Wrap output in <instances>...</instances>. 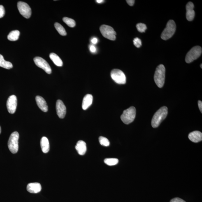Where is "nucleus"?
<instances>
[{
  "label": "nucleus",
  "instance_id": "e433bc0d",
  "mask_svg": "<svg viewBox=\"0 0 202 202\" xmlns=\"http://www.w3.org/2000/svg\"><path fill=\"white\" fill-rule=\"evenodd\" d=\"M200 67H201V68H202V64L200 65Z\"/></svg>",
  "mask_w": 202,
  "mask_h": 202
},
{
  "label": "nucleus",
  "instance_id": "a211bd4d",
  "mask_svg": "<svg viewBox=\"0 0 202 202\" xmlns=\"http://www.w3.org/2000/svg\"><path fill=\"white\" fill-rule=\"evenodd\" d=\"M93 96L92 95L87 94L84 97L82 103V108L84 110H87L92 105Z\"/></svg>",
  "mask_w": 202,
  "mask_h": 202
},
{
  "label": "nucleus",
  "instance_id": "0eeeda50",
  "mask_svg": "<svg viewBox=\"0 0 202 202\" xmlns=\"http://www.w3.org/2000/svg\"><path fill=\"white\" fill-rule=\"evenodd\" d=\"M100 30L102 35L105 38L110 40H115L117 33L112 27L108 25H103L101 26Z\"/></svg>",
  "mask_w": 202,
  "mask_h": 202
},
{
  "label": "nucleus",
  "instance_id": "2f4dec72",
  "mask_svg": "<svg viewBox=\"0 0 202 202\" xmlns=\"http://www.w3.org/2000/svg\"><path fill=\"white\" fill-rule=\"evenodd\" d=\"M126 2L130 6H133L135 2V1H134V0H127Z\"/></svg>",
  "mask_w": 202,
  "mask_h": 202
},
{
  "label": "nucleus",
  "instance_id": "c756f323",
  "mask_svg": "<svg viewBox=\"0 0 202 202\" xmlns=\"http://www.w3.org/2000/svg\"><path fill=\"white\" fill-rule=\"evenodd\" d=\"M170 202H186L184 200L179 198H175L172 199Z\"/></svg>",
  "mask_w": 202,
  "mask_h": 202
},
{
  "label": "nucleus",
  "instance_id": "dca6fc26",
  "mask_svg": "<svg viewBox=\"0 0 202 202\" xmlns=\"http://www.w3.org/2000/svg\"><path fill=\"white\" fill-rule=\"evenodd\" d=\"M188 138L191 141L194 143H198L202 140V133L201 132L196 131L190 133Z\"/></svg>",
  "mask_w": 202,
  "mask_h": 202
},
{
  "label": "nucleus",
  "instance_id": "412c9836",
  "mask_svg": "<svg viewBox=\"0 0 202 202\" xmlns=\"http://www.w3.org/2000/svg\"><path fill=\"white\" fill-rule=\"evenodd\" d=\"M0 67L6 69H10L13 68V65L9 61H5L3 56L0 54Z\"/></svg>",
  "mask_w": 202,
  "mask_h": 202
},
{
  "label": "nucleus",
  "instance_id": "c9c22d12",
  "mask_svg": "<svg viewBox=\"0 0 202 202\" xmlns=\"http://www.w3.org/2000/svg\"><path fill=\"white\" fill-rule=\"evenodd\" d=\"M1 126H0V134H1Z\"/></svg>",
  "mask_w": 202,
  "mask_h": 202
},
{
  "label": "nucleus",
  "instance_id": "aec40b11",
  "mask_svg": "<svg viewBox=\"0 0 202 202\" xmlns=\"http://www.w3.org/2000/svg\"><path fill=\"white\" fill-rule=\"evenodd\" d=\"M50 57L56 65L59 67L63 66V61L57 54L54 53H51L50 55Z\"/></svg>",
  "mask_w": 202,
  "mask_h": 202
},
{
  "label": "nucleus",
  "instance_id": "473e14b6",
  "mask_svg": "<svg viewBox=\"0 0 202 202\" xmlns=\"http://www.w3.org/2000/svg\"><path fill=\"white\" fill-rule=\"evenodd\" d=\"M198 105L200 112L202 113V102L201 101H198Z\"/></svg>",
  "mask_w": 202,
  "mask_h": 202
},
{
  "label": "nucleus",
  "instance_id": "a878e982",
  "mask_svg": "<svg viewBox=\"0 0 202 202\" xmlns=\"http://www.w3.org/2000/svg\"><path fill=\"white\" fill-rule=\"evenodd\" d=\"M99 141L101 145L105 146H108L110 145V142L108 138L103 136H101L99 138Z\"/></svg>",
  "mask_w": 202,
  "mask_h": 202
},
{
  "label": "nucleus",
  "instance_id": "9b49d317",
  "mask_svg": "<svg viewBox=\"0 0 202 202\" xmlns=\"http://www.w3.org/2000/svg\"><path fill=\"white\" fill-rule=\"evenodd\" d=\"M17 105V97L14 95L10 96L7 101L6 106L8 111L10 114H13L16 110Z\"/></svg>",
  "mask_w": 202,
  "mask_h": 202
},
{
  "label": "nucleus",
  "instance_id": "39448f33",
  "mask_svg": "<svg viewBox=\"0 0 202 202\" xmlns=\"http://www.w3.org/2000/svg\"><path fill=\"white\" fill-rule=\"evenodd\" d=\"M19 135L17 131L12 133L9 139L8 145L10 152L13 154L17 153L19 150Z\"/></svg>",
  "mask_w": 202,
  "mask_h": 202
},
{
  "label": "nucleus",
  "instance_id": "cd10ccee",
  "mask_svg": "<svg viewBox=\"0 0 202 202\" xmlns=\"http://www.w3.org/2000/svg\"><path fill=\"white\" fill-rule=\"evenodd\" d=\"M134 44L137 48H140L142 46L141 40L138 38H136L134 39L133 40Z\"/></svg>",
  "mask_w": 202,
  "mask_h": 202
},
{
  "label": "nucleus",
  "instance_id": "b1692460",
  "mask_svg": "<svg viewBox=\"0 0 202 202\" xmlns=\"http://www.w3.org/2000/svg\"><path fill=\"white\" fill-rule=\"evenodd\" d=\"M63 22L70 27H73L76 25V22L72 19L68 17H64L63 18Z\"/></svg>",
  "mask_w": 202,
  "mask_h": 202
},
{
  "label": "nucleus",
  "instance_id": "f03ea898",
  "mask_svg": "<svg viewBox=\"0 0 202 202\" xmlns=\"http://www.w3.org/2000/svg\"><path fill=\"white\" fill-rule=\"evenodd\" d=\"M166 68L163 64H160L156 68L154 80L158 87L161 88L164 85Z\"/></svg>",
  "mask_w": 202,
  "mask_h": 202
},
{
  "label": "nucleus",
  "instance_id": "c85d7f7f",
  "mask_svg": "<svg viewBox=\"0 0 202 202\" xmlns=\"http://www.w3.org/2000/svg\"><path fill=\"white\" fill-rule=\"evenodd\" d=\"M5 14V10L2 5H0V19L2 18Z\"/></svg>",
  "mask_w": 202,
  "mask_h": 202
},
{
  "label": "nucleus",
  "instance_id": "bb28decb",
  "mask_svg": "<svg viewBox=\"0 0 202 202\" xmlns=\"http://www.w3.org/2000/svg\"><path fill=\"white\" fill-rule=\"evenodd\" d=\"M136 27L138 31L140 32H145L147 29V27L146 24L142 23H139L137 24Z\"/></svg>",
  "mask_w": 202,
  "mask_h": 202
},
{
  "label": "nucleus",
  "instance_id": "7c9ffc66",
  "mask_svg": "<svg viewBox=\"0 0 202 202\" xmlns=\"http://www.w3.org/2000/svg\"><path fill=\"white\" fill-rule=\"evenodd\" d=\"M89 50H90L91 52H93V53L95 52L96 51V47L93 45H91L89 46Z\"/></svg>",
  "mask_w": 202,
  "mask_h": 202
},
{
  "label": "nucleus",
  "instance_id": "5701e85b",
  "mask_svg": "<svg viewBox=\"0 0 202 202\" xmlns=\"http://www.w3.org/2000/svg\"><path fill=\"white\" fill-rule=\"evenodd\" d=\"M54 26H55L56 30L61 35L63 36L66 35L67 33L65 29L60 24H59L58 23H56L54 24Z\"/></svg>",
  "mask_w": 202,
  "mask_h": 202
},
{
  "label": "nucleus",
  "instance_id": "2eb2a0df",
  "mask_svg": "<svg viewBox=\"0 0 202 202\" xmlns=\"http://www.w3.org/2000/svg\"><path fill=\"white\" fill-rule=\"evenodd\" d=\"M37 105L39 108L43 112H47L48 110V106L45 100L40 96H37L36 97Z\"/></svg>",
  "mask_w": 202,
  "mask_h": 202
},
{
  "label": "nucleus",
  "instance_id": "6ab92c4d",
  "mask_svg": "<svg viewBox=\"0 0 202 202\" xmlns=\"http://www.w3.org/2000/svg\"><path fill=\"white\" fill-rule=\"evenodd\" d=\"M40 146L44 153H47L50 150V143L48 138L43 137L40 140Z\"/></svg>",
  "mask_w": 202,
  "mask_h": 202
},
{
  "label": "nucleus",
  "instance_id": "4468645a",
  "mask_svg": "<svg viewBox=\"0 0 202 202\" xmlns=\"http://www.w3.org/2000/svg\"><path fill=\"white\" fill-rule=\"evenodd\" d=\"M41 184L38 183H32L28 184L27 190L28 192L32 194H37L41 191Z\"/></svg>",
  "mask_w": 202,
  "mask_h": 202
},
{
  "label": "nucleus",
  "instance_id": "7ed1b4c3",
  "mask_svg": "<svg viewBox=\"0 0 202 202\" xmlns=\"http://www.w3.org/2000/svg\"><path fill=\"white\" fill-rule=\"evenodd\" d=\"M136 116V109L131 106L124 110L121 115V120L124 124H129L134 121Z\"/></svg>",
  "mask_w": 202,
  "mask_h": 202
},
{
  "label": "nucleus",
  "instance_id": "1a4fd4ad",
  "mask_svg": "<svg viewBox=\"0 0 202 202\" xmlns=\"http://www.w3.org/2000/svg\"><path fill=\"white\" fill-rule=\"evenodd\" d=\"M17 7L21 14L26 19H29L31 14L30 7L27 3L23 2H19L17 3Z\"/></svg>",
  "mask_w": 202,
  "mask_h": 202
},
{
  "label": "nucleus",
  "instance_id": "72a5a7b5",
  "mask_svg": "<svg viewBox=\"0 0 202 202\" xmlns=\"http://www.w3.org/2000/svg\"><path fill=\"white\" fill-rule=\"evenodd\" d=\"M91 42H92V43H93L94 44H95L97 43L98 42V40L97 38H94L92 39H91Z\"/></svg>",
  "mask_w": 202,
  "mask_h": 202
},
{
  "label": "nucleus",
  "instance_id": "423d86ee",
  "mask_svg": "<svg viewBox=\"0 0 202 202\" xmlns=\"http://www.w3.org/2000/svg\"><path fill=\"white\" fill-rule=\"evenodd\" d=\"M202 50L201 47L199 46H195L189 51L186 56V62L190 63L197 59L201 56Z\"/></svg>",
  "mask_w": 202,
  "mask_h": 202
},
{
  "label": "nucleus",
  "instance_id": "f8f14e48",
  "mask_svg": "<svg viewBox=\"0 0 202 202\" xmlns=\"http://www.w3.org/2000/svg\"><path fill=\"white\" fill-rule=\"evenodd\" d=\"M56 109L57 115L60 118H64L66 113V108L64 103L61 100H57L56 102Z\"/></svg>",
  "mask_w": 202,
  "mask_h": 202
},
{
  "label": "nucleus",
  "instance_id": "ddd939ff",
  "mask_svg": "<svg viewBox=\"0 0 202 202\" xmlns=\"http://www.w3.org/2000/svg\"><path fill=\"white\" fill-rule=\"evenodd\" d=\"M194 5L192 2H189L186 5V17L187 20L189 21H192L194 18L195 12L194 10Z\"/></svg>",
  "mask_w": 202,
  "mask_h": 202
},
{
  "label": "nucleus",
  "instance_id": "4be33fe9",
  "mask_svg": "<svg viewBox=\"0 0 202 202\" xmlns=\"http://www.w3.org/2000/svg\"><path fill=\"white\" fill-rule=\"evenodd\" d=\"M20 32L19 31H13L10 32L8 36V39L10 41H16L19 39Z\"/></svg>",
  "mask_w": 202,
  "mask_h": 202
},
{
  "label": "nucleus",
  "instance_id": "6e6552de",
  "mask_svg": "<svg viewBox=\"0 0 202 202\" xmlns=\"http://www.w3.org/2000/svg\"><path fill=\"white\" fill-rule=\"evenodd\" d=\"M111 77L116 83L119 84H124L126 82L125 75L121 70L114 69L111 72Z\"/></svg>",
  "mask_w": 202,
  "mask_h": 202
},
{
  "label": "nucleus",
  "instance_id": "f257e3e1",
  "mask_svg": "<svg viewBox=\"0 0 202 202\" xmlns=\"http://www.w3.org/2000/svg\"><path fill=\"white\" fill-rule=\"evenodd\" d=\"M168 114V108L163 106L160 108L154 114L152 117L151 125L153 127H159L162 121L166 118Z\"/></svg>",
  "mask_w": 202,
  "mask_h": 202
},
{
  "label": "nucleus",
  "instance_id": "393cba45",
  "mask_svg": "<svg viewBox=\"0 0 202 202\" xmlns=\"http://www.w3.org/2000/svg\"><path fill=\"white\" fill-rule=\"evenodd\" d=\"M105 164L109 166H113L117 165L119 162L118 159H105Z\"/></svg>",
  "mask_w": 202,
  "mask_h": 202
},
{
  "label": "nucleus",
  "instance_id": "20e7f679",
  "mask_svg": "<svg viewBox=\"0 0 202 202\" xmlns=\"http://www.w3.org/2000/svg\"><path fill=\"white\" fill-rule=\"evenodd\" d=\"M176 30V25L173 20L168 21L166 27L163 31L161 35L162 39L167 40L172 37L175 32Z\"/></svg>",
  "mask_w": 202,
  "mask_h": 202
},
{
  "label": "nucleus",
  "instance_id": "f704fd0d",
  "mask_svg": "<svg viewBox=\"0 0 202 202\" xmlns=\"http://www.w3.org/2000/svg\"><path fill=\"white\" fill-rule=\"evenodd\" d=\"M96 1L98 3H101L103 2L104 1H103V0H97Z\"/></svg>",
  "mask_w": 202,
  "mask_h": 202
},
{
  "label": "nucleus",
  "instance_id": "f3484780",
  "mask_svg": "<svg viewBox=\"0 0 202 202\" xmlns=\"http://www.w3.org/2000/svg\"><path fill=\"white\" fill-rule=\"evenodd\" d=\"M75 148L79 155H83L87 151V146L85 142L80 140L76 143Z\"/></svg>",
  "mask_w": 202,
  "mask_h": 202
},
{
  "label": "nucleus",
  "instance_id": "9d476101",
  "mask_svg": "<svg viewBox=\"0 0 202 202\" xmlns=\"http://www.w3.org/2000/svg\"><path fill=\"white\" fill-rule=\"evenodd\" d=\"M34 61L36 65L42 68L46 72L50 74L52 72V70L50 65L44 59L40 57H36L34 59Z\"/></svg>",
  "mask_w": 202,
  "mask_h": 202
}]
</instances>
